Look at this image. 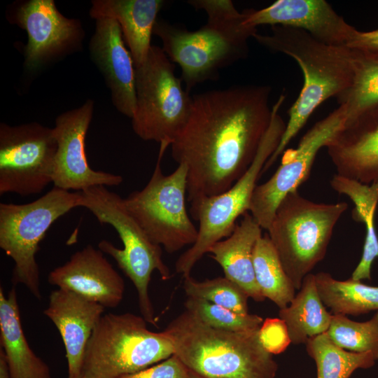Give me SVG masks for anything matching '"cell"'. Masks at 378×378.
<instances>
[{"mask_svg":"<svg viewBox=\"0 0 378 378\" xmlns=\"http://www.w3.org/2000/svg\"><path fill=\"white\" fill-rule=\"evenodd\" d=\"M347 209L345 202H315L298 190L280 202L267 231L296 290L325 258L335 227Z\"/></svg>","mask_w":378,"mask_h":378,"instance_id":"4","label":"cell"},{"mask_svg":"<svg viewBox=\"0 0 378 378\" xmlns=\"http://www.w3.org/2000/svg\"><path fill=\"white\" fill-rule=\"evenodd\" d=\"M157 162L146 186L124 198V204L149 239L169 253L178 251L197 240L198 229L186 206L187 167L179 164L169 175L162 171L163 155L171 146L161 142Z\"/></svg>","mask_w":378,"mask_h":378,"instance_id":"9","label":"cell"},{"mask_svg":"<svg viewBox=\"0 0 378 378\" xmlns=\"http://www.w3.org/2000/svg\"><path fill=\"white\" fill-rule=\"evenodd\" d=\"M95 21L89 44L91 59L111 91L113 106L132 118L136 106L135 67L132 55L115 20L99 18Z\"/></svg>","mask_w":378,"mask_h":378,"instance_id":"17","label":"cell"},{"mask_svg":"<svg viewBox=\"0 0 378 378\" xmlns=\"http://www.w3.org/2000/svg\"><path fill=\"white\" fill-rule=\"evenodd\" d=\"M346 46L361 50L378 52V29L368 31L356 29Z\"/></svg>","mask_w":378,"mask_h":378,"instance_id":"35","label":"cell"},{"mask_svg":"<svg viewBox=\"0 0 378 378\" xmlns=\"http://www.w3.org/2000/svg\"><path fill=\"white\" fill-rule=\"evenodd\" d=\"M268 85H238L193 95L188 120L172 143L187 167L190 203L230 189L248 170L269 128Z\"/></svg>","mask_w":378,"mask_h":378,"instance_id":"1","label":"cell"},{"mask_svg":"<svg viewBox=\"0 0 378 378\" xmlns=\"http://www.w3.org/2000/svg\"><path fill=\"white\" fill-rule=\"evenodd\" d=\"M186 310L203 323L220 330L243 332L259 330L263 318L256 314H241L205 300L188 297Z\"/></svg>","mask_w":378,"mask_h":378,"instance_id":"32","label":"cell"},{"mask_svg":"<svg viewBox=\"0 0 378 378\" xmlns=\"http://www.w3.org/2000/svg\"><path fill=\"white\" fill-rule=\"evenodd\" d=\"M286 95H280L272 106L269 128L257 155L245 174L228 190L191 203L192 217L199 221L196 241L176 260L175 270L183 276L189 275L195 265L217 241L230 236L237 218L248 212L257 181L267 161L276 149L286 123L279 113Z\"/></svg>","mask_w":378,"mask_h":378,"instance_id":"7","label":"cell"},{"mask_svg":"<svg viewBox=\"0 0 378 378\" xmlns=\"http://www.w3.org/2000/svg\"><path fill=\"white\" fill-rule=\"evenodd\" d=\"M79 191L54 187L27 204H0V248L14 262L12 281L25 286L41 298L39 267L36 254L50 227L74 208L80 206Z\"/></svg>","mask_w":378,"mask_h":378,"instance_id":"10","label":"cell"},{"mask_svg":"<svg viewBox=\"0 0 378 378\" xmlns=\"http://www.w3.org/2000/svg\"><path fill=\"white\" fill-rule=\"evenodd\" d=\"M242 216L231 234L216 242L208 253L226 278L241 287L254 301L263 302L265 298L256 282L253 262V249L262 236V229L249 212Z\"/></svg>","mask_w":378,"mask_h":378,"instance_id":"22","label":"cell"},{"mask_svg":"<svg viewBox=\"0 0 378 378\" xmlns=\"http://www.w3.org/2000/svg\"><path fill=\"white\" fill-rule=\"evenodd\" d=\"M258 330L214 328L185 310L163 331L174 354L195 373L209 378H274L278 364L261 344Z\"/></svg>","mask_w":378,"mask_h":378,"instance_id":"3","label":"cell"},{"mask_svg":"<svg viewBox=\"0 0 378 378\" xmlns=\"http://www.w3.org/2000/svg\"><path fill=\"white\" fill-rule=\"evenodd\" d=\"M314 275L319 296L332 314L359 316L378 312V286L351 278L337 280L326 272Z\"/></svg>","mask_w":378,"mask_h":378,"instance_id":"26","label":"cell"},{"mask_svg":"<svg viewBox=\"0 0 378 378\" xmlns=\"http://www.w3.org/2000/svg\"><path fill=\"white\" fill-rule=\"evenodd\" d=\"M346 120V109L339 105L304 134L296 148L286 150L274 174L255 186L248 212L262 229H269L282 200L308 179L317 153L328 146Z\"/></svg>","mask_w":378,"mask_h":378,"instance_id":"13","label":"cell"},{"mask_svg":"<svg viewBox=\"0 0 378 378\" xmlns=\"http://www.w3.org/2000/svg\"><path fill=\"white\" fill-rule=\"evenodd\" d=\"M260 45L285 54L297 62L303 73L300 93L288 110V120L281 139L262 170L266 172L286 150L311 115L328 99L345 92L355 71L356 50L323 43L301 29L272 26L268 34L253 37Z\"/></svg>","mask_w":378,"mask_h":378,"instance_id":"2","label":"cell"},{"mask_svg":"<svg viewBox=\"0 0 378 378\" xmlns=\"http://www.w3.org/2000/svg\"><path fill=\"white\" fill-rule=\"evenodd\" d=\"M146 323L132 313L102 315L88 342L81 378H120L174 355L165 332L150 331Z\"/></svg>","mask_w":378,"mask_h":378,"instance_id":"6","label":"cell"},{"mask_svg":"<svg viewBox=\"0 0 378 378\" xmlns=\"http://www.w3.org/2000/svg\"><path fill=\"white\" fill-rule=\"evenodd\" d=\"M307 354L314 360L317 378H349L358 369H368L377 361L371 353L345 350L335 344L326 332L306 342Z\"/></svg>","mask_w":378,"mask_h":378,"instance_id":"29","label":"cell"},{"mask_svg":"<svg viewBox=\"0 0 378 378\" xmlns=\"http://www.w3.org/2000/svg\"><path fill=\"white\" fill-rule=\"evenodd\" d=\"M13 23L25 29L24 66L36 70L81 47L84 31L78 19L64 16L53 0L24 1L11 16Z\"/></svg>","mask_w":378,"mask_h":378,"instance_id":"14","label":"cell"},{"mask_svg":"<svg viewBox=\"0 0 378 378\" xmlns=\"http://www.w3.org/2000/svg\"><path fill=\"white\" fill-rule=\"evenodd\" d=\"M162 48L151 46L144 62L135 68L134 133L144 141L171 144L184 128L192 97Z\"/></svg>","mask_w":378,"mask_h":378,"instance_id":"11","label":"cell"},{"mask_svg":"<svg viewBox=\"0 0 378 378\" xmlns=\"http://www.w3.org/2000/svg\"><path fill=\"white\" fill-rule=\"evenodd\" d=\"M153 33L161 39L169 59L180 66L188 92L199 83L216 79L221 69L245 58L248 41L257 29L211 18L200 29L188 31L158 18Z\"/></svg>","mask_w":378,"mask_h":378,"instance_id":"8","label":"cell"},{"mask_svg":"<svg viewBox=\"0 0 378 378\" xmlns=\"http://www.w3.org/2000/svg\"><path fill=\"white\" fill-rule=\"evenodd\" d=\"M94 111V102L88 99L78 108L59 115L53 127L57 144L52 183L64 190L82 191L104 186L122 183V176L92 169L85 153V136Z\"/></svg>","mask_w":378,"mask_h":378,"instance_id":"15","label":"cell"},{"mask_svg":"<svg viewBox=\"0 0 378 378\" xmlns=\"http://www.w3.org/2000/svg\"><path fill=\"white\" fill-rule=\"evenodd\" d=\"M57 144L53 128L32 122L0 124V195L29 196L52 183Z\"/></svg>","mask_w":378,"mask_h":378,"instance_id":"12","label":"cell"},{"mask_svg":"<svg viewBox=\"0 0 378 378\" xmlns=\"http://www.w3.org/2000/svg\"><path fill=\"white\" fill-rule=\"evenodd\" d=\"M162 0H93L90 15L94 20H115L129 48L134 67L142 64L148 55L151 34L157 16L164 4Z\"/></svg>","mask_w":378,"mask_h":378,"instance_id":"21","label":"cell"},{"mask_svg":"<svg viewBox=\"0 0 378 378\" xmlns=\"http://www.w3.org/2000/svg\"><path fill=\"white\" fill-rule=\"evenodd\" d=\"M0 378H10L8 363L1 347H0Z\"/></svg>","mask_w":378,"mask_h":378,"instance_id":"36","label":"cell"},{"mask_svg":"<svg viewBox=\"0 0 378 378\" xmlns=\"http://www.w3.org/2000/svg\"><path fill=\"white\" fill-rule=\"evenodd\" d=\"M104 308L70 290L58 288L50 293L43 314L55 324L62 339L68 378H81L85 349Z\"/></svg>","mask_w":378,"mask_h":378,"instance_id":"19","label":"cell"},{"mask_svg":"<svg viewBox=\"0 0 378 378\" xmlns=\"http://www.w3.org/2000/svg\"><path fill=\"white\" fill-rule=\"evenodd\" d=\"M188 297L207 300L241 314H248L246 292L225 276L198 281L190 274L183 276Z\"/></svg>","mask_w":378,"mask_h":378,"instance_id":"31","label":"cell"},{"mask_svg":"<svg viewBox=\"0 0 378 378\" xmlns=\"http://www.w3.org/2000/svg\"><path fill=\"white\" fill-rule=\"evenodd\" d=\"M331 188L346 195L354 204L352 218L364 225L365 237L360 260L352 272L354 280H371L373 262L378 258V236L375 227V212L378 204V180L370 184L335 174L330 181Z\"/></svg>","mask_w":378,"mask_h":378,"instance_id":"24","label":"cell"},{"mask_svg":"<svg viewBox=\"0 0 378 378\" xmlns=\"http://www.w3.org/2000/svg\"><path fill=\"white\" fill-rule=\"evenodd\" d=\"M337 174L370 184L378 180V107L345 123L328 145Z\"/></svg>","mask_w":378,"mask_h":378,"instance_id":"20","label":"cell"},{"mask_svg":"<svg viewBox=\"0 0 378 378\" xmlns=\"http://www.w3.org/2000/svg\"><path fill=\"white\" fill-rule=\"evenodd\" d=\"M258 337L264 349L272 355L283 353L291 344L287 326L279 317L263 320Z\"/></svg>","mask_w":378,"mask_h":378,"instance_id":"33","label":"cell"},{"mask_svg":"<svg viewBox=\"0 0 378 378\" xmlns=\"http://www.w3.org/2000/svg\"><path fill=\"white\" fill-rule=\"evenodd\" d=\"M253 262L255 280L264 298L279 309L286 307L295 295L296 289L267 234L257 241Z\"/></svg>","mask_w":378,"mask_h":378,"instance_id":"28","label":"cell"},{"mask_svg":"<svg viewBox=\"0 0 378 378\" xmlns=\"http://www.w3.org/2000/svg\"><path fill=\"white\" fill-rule=\"evenodd\" d=\"M189 370L174 354L141 371L120 378H188Z\"/></svg>","mask_w":378,"mask_h":378,"instance_id":"34","label":"cell"},{"mask_svg":"<svg viewBox=\"0 0 378 378\" xmlns=\"http://www.w3.org/2000/svg\"><path fill=\"white\" fill-rule=\"evenodd\" d=\"M103 253L88 244L74 253L63 265L52 270L48 282L104 307H116L122 300L125 284Z\"/></svg>","mask_w":378,"mask_h":378,"instance_id":"18","label":"cell"},{"mask_svg":"<svg viewBox=\"0 0 378 378\" xmlns=\"http://www.w3.org/2000/svg\"><path fill=\"white\" fill-rule=\"evenodd\" d=\"M355 50V71L352 84L337 98L339 105H343L346 109L345 123L378 107V52Z\"/></svg>","mask_w":378,"mask_h":378,"instance_id":"27","label":"cell"},{"mask_svg":"<svg viewBox=\"0 0 378 378\" xmlns=\"http://www.w3.org/2000/svg\"><path fill=\"white\" fill-rule=\"evenodd\" d=\"M80 206L88 209L101 224L111 225L123 244L118 248L106 239L98 248L111 256L119 268L134 284L142 317L156 326L154 309L148 293L151 274L157 270L162 280L171 277L164 264L162 248L154 244L131 216L124 204V198L108 190L106 186H94L82 191Z\"/></svg>","mask_w":378,"mask_h":378,"instance_id":"5","label":"cell"},{"mask_svg":"<svg viewBox=\"0 0 378 378\" xmlns=\"http://www.w3.org/2000/svg\"><path fill=\"white\" fill-rule=\"evenodd\" d=\"M0 334L10 378H51L48 365L32 351L24 334L14 286L7 296L0 288Z\"/></svg>","mask_w":378,"mask_h":378,"instance_id":"23","label":"cell"},{"mask_svg":"<svg viewBox=\"0 0 378 378\" xmlns=\"http://www.w3.org/2000/svg\"><path fill=\"white\" fill-rule=\"evenodd\" d=\"M246 24L284 26L301 29L330 46H346L356 28L325 0H278L260 10L246 9Z\"/></svg>","mask_w":378,"mask_h":378,"instance_id":"16","label":"cell"},{"mask_svg":"<svg viewBox=\"0 0 378 378\" xmlns=\"http://www.w3.org/2000/svg\"><path fill=\"white\" fill-rule=\"evenodd\" d=\"M188 378H209L204 376H202L201 374H199L197 373H195L191 370H189V376Z\"/></svg>","mask_w":378,"mask_h":378,"instance_id":"37","label":"cell"},{"mask_svg":"<svg viewBox=\"0 0 378 378\" xmlns=\"http://www.w3.org/2000/svg\"><path fill=\"white\" fill-rule=\"evenodd\" d=\"M340 347L353 352L371 353L378 360V312L366 321L359 322L342 314H332L326 332Z\"/></svg>","mask_w":378,"mask_h":378,"instance_id":"30","label":"cell"},{"mask_svg":"<svg viewBox=\"0 0 378 378\" xmlns=\"http://www.w3.org/2000/svg\"><path fill=\"white\" fill-rule=\"evenodd\" d=\"M332 314L323 303L317 290L315 275L306 276L289 304L279 310L286 323L291 344H301L328 330Z\"/></svg>","mask_w":378,"mask_h":378,"instance_id":"25","label":"cell"}]
</instances>
